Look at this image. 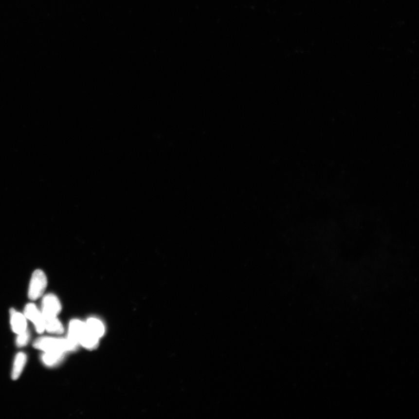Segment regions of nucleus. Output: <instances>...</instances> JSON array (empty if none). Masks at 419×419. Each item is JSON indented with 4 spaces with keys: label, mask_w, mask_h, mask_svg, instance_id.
I'll list each match as a JSON object with an SVG mask.
<instances>
[{
    "label": "nucleus",
    "mask_w": 419,
    "mask_h": 419,
    "mask_svg": "<svg viewBox=\"0 0 419 419\" xmlns=\"http://www.w3.org/2000/svg\"><path fill=\"white\" fill-rule=\"evenodd\" d=\"M61 309V302L55 294L49 293L43 296L41 301V311L44 319L57 317Z\"/></svg>",
    "instance_id": "3"
},
{
    "label": "nucleus",
    "mask_w": 419,
    "mask_h": 419,
    "mask_svg": "<svg viewBox=\"0 0 419 419\" xmlns=\"http://www.w3.org/2000/svg\"><path fill=\"white\" fill-rule=\"evenodd\" d=\"M44 322H45V330L50 334L59 335L64 332L63 325L57 317L44 319Z\"/></svg>",
    "instance_id": "10"
},
{
    "label": "nucleus",
    "mask_w": 419,
    "mask_h": 419,
    "mask_svg": "<svg viewBox=\"0 0 419 419\" xmlns=\"http://www.w3.org/2000/svg\"><path fill=\"white\" fill-rule=\"evenodd\" d=\"M27 355L24 352L18 353L15 358L11 377L14 380L18 379L27 362Z\"/></svg>",
    "instance_id": "7"
},
{
    "label": "nucleus",
    "mask_w": 419,
    "mask_h": 419,
    "mask_svg": "<svg viewBox=\"0 0 419 419\" xmlns=\"http://www.w3.org/2000/svg\"><path fill=\"white\" fill-rule=\"evenodd\" d=\"M86 330L85 323L79 320H73L70 323L68 337L73 339L79 343L80 338L85 333Z\"/></svg>",
    "instance_id": "6"
},
{
    "label": "nucleus",
    "mask_w": 419,
    "mask_h": 419,
    "mask_svg": "<svg viewBox=\"0 0 419 419\" xmlns=\"http://www.w3.org/2000/svg\"><path fill=\"white\" fill-rule=\"evenodd\" d=\"M65 353L58 352H44L41 359L43 364L47 367H55L60 364L64 358Z\"/></svg>",
    "instance_id": "9"
},
{
    "label": "nucleus",
    "mask_w": 419,
    "mask_h": 419,
    "mask_svg": "<svg viewBox=\"0 0 419 419\" xmlns=\"http://www.w3.org/2000/svg\"><path fill=\"white\" fill-rule=\"evenodd\" d=\"M78 342L69 337L67 338L51 337L38 338L34 342L36 349L44 352H58L65 353L73 351L79 346Z\"/></svg>",
    "instance_id": "1"
},
{
    "label": "nucleus",
    "mask_w": 419,
    "mask_h": 419,
    "mask_svg": "<svg viewBox=\"0 0 419 419\" xmlns=\"http://www.w3.org/2000/svg\"><path fill=\"white\" fill-rule=\"evenodd\" d=\"M30 339H31V334L28 329L22 333L18 334L16 339L17 346L19 347L25 346L28 344Z\"/></svg>",
    "instance_id": "12"
},
{
    "label": "nucleus",
    "mask_w": 419,
    "mask_h": 419,
    "mask_svg": "<svg viewBox=\"0 0 419 419\" xmlns=\"http://www.w3.org/2000/svg\"><path fill=\"white\" fill-rule=\"evenodd\" d=\"M23 314L26 319L31 321L35 326L36 331L38 334H42L45 331V322L44 318L41 310H39L35 304H28L26 305Z\"/></svg>",
    "instance_id": "4"
},
{
    "label": "nucleus",
    "mask_w": 419,
    "mask_h": 419,
    "mask_svg": "<svg viewBox=\"0 0 419 419\" xmlns=\"http://www.w3.org/2000/svg\"><path fill=\"white\" fill-rule=\"evenodd\" d=\"M99 338L91 334L86 330L85 333L80 338L79 343L87 349H93L99 344Z\"/></svg>",
    "instance_id": "11"
},
{
    "label": "nucleus",
    "mask_w": 419,
    "mask_h": 419,
    "mask_svg": "<svg viewBox=\"0 0 419 419\" xmlns=\"http://www.w3.org/2000/svg\"><path fill=\"white\" fill-rule=\"evenodd\" d=\"M10 323L12 329L17 335L22 333L28 329L27 319L25 315L14 309L10 310Z\"/></svg>",
    "instance_id": "5"
},
{
    "label": "nucleus",
    "mask_w": 419,
    "mask_h": 419,
    "mask_svg": "<svg viewBox=\"0 0 419 419\" xmlns=\"http://www.w3.org/2000/svg\"><path fill=\"white\" fill-rule=\"evenodd\" d=\"M47 286V278L45 273L41 270H36L33 273L30 281L28 296L32 301L40 298L43 295Z\"/></svg>",
    "instance_id": "2"
},
{
    "label": "nucleus",
    "mask_w": 419,
    "mask_h": 419,
    "mask_svg": "<svg viewBox=\"0 0 419 419\" xmlns=\"http://www.w3.org/2000/svg\"><path fill=\"white\" fill-rule=\"evenodd\" d=\"M86 330L98 338L105 334V328L103 323L96 318H91L85 323Z\"/></svg>",
    "instance_id": "8"
}]
</instances>
